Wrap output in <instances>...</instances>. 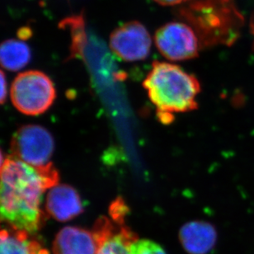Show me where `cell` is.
<instances>
[{
    "instance_id": "30bf717a",
    "label": "cell",
    "mask_w": 254,
    "mask_h": 254,
    "mask_svg": "<svg viewBox=\"0 0 254 254\" xmlns=\"http://www.w3.org/2000/svg\"><path fill=\"white\" fill-rule=\"evenodd\" d=\"M98 243L93 230L67 226L60 230L52 246L54 254H97Z\"/></svg>"
},
{
    "instance_id": "4fadbf2b",
    "label": "cell",
    "mask_w": 254,
    "mask_h": 254,
    "mask_svg": "<svg viewBox=\"0 0 254 254\" xmlns=\"http://www.w3.org/2000/svg\"><path fill=\"white\" fill-rule=\"evenodd\" d=\"M31 59L32 52L23 40H7L0 44V65L7 70H20Z\"/></svg>"
},
{
    "instance_id": "6da1fadb",
    "label": "cell",
    "mask_w": 254,
    "mask_h": 254,
    "mask_svg": "<svg viewBox=\"0 0 254 254\" xmlns=\"http://www.w3.org/2000/svg\"><path fill=\"white\" fill-rule=\"evenodd\" d=\"M59 180L52 163L37 168L7 157L0 171V223L32 235L38 232L45 221L43 195Z\"/></svg>"
},
{
    "instance_id": "2e32d148",
    "label": "cell",
    "mask_w": 254,
    "mask_h": 254,
    "mask_svg": "<svg viewBox=\"0 0 254 254\" xmlns=\"http://www.w3.org/2000/svg\"><path fill=\"white\" fill-rule=\"evenodd\" d=\"M154 2L163 6H179L186 2L187 0H154Z\"/></svg>"
},
{
    "instance_id": "7c38bea8",
    "label": "cell",
    "mask_w": 254,
    "mask_h": 254,
    "mask_svg": "<svg viewBox=\"0 0 254 254\" xmlns=\"http://www.w3.org/2000/svg\"><path fill=\"white\" fill-rule=\"evenodd\" d=\"M136 237V235L127 226L102 230L98 235L97 254H128L129 245Z\"/></svg>"
},
{
    "instance_id": "3957f363",
    "label": "cell",
    "mask_w": 254,
    "mask_h": 254,
    "mask_svg": "<svg viewBox=\"0 0 254 254\" xmlns=\"http://www.w3.org/2000/svg\"><path fill=\"white\" fill-rule=\"evenodd\" d=\"M143 87L156 108L159 120L165 124L173 122L174 113H189L197 108L199 80L177 64L154 62Z\"/></svg>"
},
{
    "instance_id": "9c48e42d",
    "label": "cell",
    "mask_w": 254,
    "mask_h": 254,
    "mask_svg": "<svg viewBox=\"0 0 254 254\" xmlns=\"http://www.w3.org/2000/svg\"><path fill=\"white\" fill-rule=\"evenodd\" d=\"M182 247L189 254H207L217 242L215 226L205 220H192L182 226L179 233Z\"/></svg>"
},
{
    "instance_id": "5b68a950",
    "label": "cell",
    "mask_w": 254,
    "mask_h": 254,
    "mask_svg": "<svg viewBox=\"0 0 254 254\" xmlns=\"http://www.w3.org/2000/svg\"><path fill=\"white\" fill-rule=\"evenodd\" d=\"M10 146L12 156L40 168L51 164L55 149L54 138L45 127L22 126L12 135Z\"/></svg>"
},
{
    "instance_id": "e0dca14e",
    "label": "cell",
    "mask_w": 254,
    "mask_h": 254,
    "mask_svg": "<svg viewBox=\"0 0 254 254\" xmlns=\"http://www.w3.org/2000/svg\"><path fill=\"white\" fill-rule=\"evenodd\" d=\"M5 159H3V154H2V150L0 149V171L2 169V165L4 164Z\"/></svg>"
},
{
    "instance_id": "5bb4252c",
    "label": "cell",
    "mask_w": 254,
    "mask_h": 254,
    "mask_svg": "<svg viewBox=\"0 0 254 254\" xmlns=\"http://www.w3.org/2000/svg\"><path fill=\"white\" fill-rule=\"evenodd\" d=\"M128 254H167L161 245L148 239L136 238L129 245Z\"/></svg>"
},
{
    "instance_id": "52a82bcc",
    "label": "cell",
    "mask_w": 254,
    "mask_h": 254,
    "mask_svg": "<svg viewBox=\"0 0 254 254\" xmlns=\"http://www.w3.org/2000/svg\"><path fill=\"white\" fill-rule=\"evenodd\" d=\"M152 39L144 25L137 21L126 22L116 28L109 38L110 50L126 62H141L149 57Z\"/></svg>"
},
{
    "instance_id": "8992f818",
    "label": "cell",
    "mask_w": 254,
    "mask_h": 254,
    "mask_svg": "<svg viewBox=\"0 0 254 254\" xmlns=\"http://www.w3.org/2000/svg\"><path fill=\"white\" fill-rule=\"evenodd\" d=\"M157 49L170 62H184L198 57L201 49L194 30L182 21L168 22L154 35Z\"/></svg>"
},
{
    "instance_id": "ba28073f",
    "label": "cell",
    "mask_w": 254,
    "mask_h": 254,
    "mask_svg": "<svg viewBox=\"0 0 254 254\" xmlns=\"http://www.w3.org/2000/svg\"><path fill=\"white\" fill-rule=\"evenodd\" d=\"M46 209L55 220L66 222L81 215L83 205L75 189L68 184H57L47 194Z\"/></svg>"
},
{
    "instance_id": "ac0fdd59",
    "label": "cell",
    "mask_w": 254,
    "mask_h": 254,
    "mask_svg": "<svg viewBox=\"0 0 254 254\" xmlns=\"http://www.w3.org/2000/svg\"><path fill=\"white\" fill-rule=\"evenodd\" d=\"M250 30H251V32H252L253 36L254 37V14L253 15L252 19L250 22Z\"/></svg>"
},
{
    "instance_id": "277c9868",
    "label": "cell",
    "mask_w": 254,
    "mask_h": 254,
    "mask_svg": "<svg viewBox=\"0 0 254 254\" xmlns=\"http://www.w3.org/2000/svg\"><path fill=\"white\" fill-rule=\"evenodd\" d=\"M11 100L20 113L39 116L46 113L57 98L54 83L42 71L28 70L15 78L11 86Z\"/></svg>"
},
{
    "instance_id": "8fae6325",
    "label": "cell",
    "mask_w": 254,
    "mask_h": 254,
    "mask_svg": "<svg viewBox=\"0 0 254 254\" xmlns=\"http://www.w3.org/2000/svg\"><path fill=\"white\" fill-rule=\"evenodd\" d=\"M0 254H49L32 234L0 223Z\"/></svg>"
},
{
    "instance_id": "9a60e30c",
    "label": "cell",
    "mask_w": 254,
    "mask_h": 254,
    "mask_svg": "<svg viewBox=\"0 0 254 254\" xmlns=\"http://www.w3.org/2000/svg\"><path fill=\"white\" fill-rule=\"evenodd\" d=\"M7 95V79L4 73L0 69V105L5 103Z\"/></svg>"
},
{
    "instance_id": "7a4b0ae2",
    "label": "cell",
    "mask_w": 254,
    "mask_h": 254,
    "mask_svg": "<svg viewBox=\"0 0 254 254\" xmlns=\"http://www.w3.org/2000/svg\"><path fill=\"white\" fill-rule=\"evenodd\" d=\"M175 14L194 30L201 48L231 46L245 22L234 0H187Z\"/></svg>"
}]
</instances>
